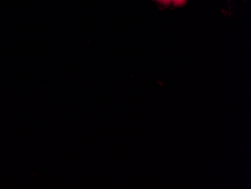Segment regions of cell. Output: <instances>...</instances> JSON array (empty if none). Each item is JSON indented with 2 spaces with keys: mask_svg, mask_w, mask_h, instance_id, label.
Instances as JSON below:
<instances>
[{
  "mask_svg": "<svg viewBox=\"0 0 251 189\" xmlns=\"http://www.w3.org/2000/svg\"><path fill=\"white\" fill-rule=\"evenodd\" d=\"M187 0H164V3L166 5L173 3L176 6H183L185 5Z\"/></svg>",
  "mask_w": 251,
  "mask_h": 189,
  "instance_id": "6da1fadb",
  "label": "cell"
},
{
  "mask_svg": "<svg viewBox=\"0 0 251 189\" xmlns=\"http://www.w3.org/2000/svg\"><path fill=\"white\" fill-rule=\"evenodd\" d=\"M158 2H161V3H164V0H156Z\"/></svg>",
  "mask_w": 251,
  "mask_h": 189,
  "instance_id": "7a4b0ae2",
  "label": "cell"
}]
</instances>
